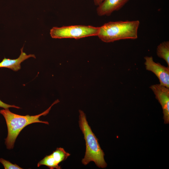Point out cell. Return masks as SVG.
<instances>
[{"instance_id":"277c9868","label":"cell","mask_w":169,"mask_h":169,"mask_svg":"<svg viewBox=\"0 0 169 169\" xmlns=\"http://www.w3.org/2000/svg\"><path fill=\"white\" fill-rule=\"evenodd\" d=\"M100 27L82 25L54 27L50 30L51 37L54 38L79 39L92 36H97Z\"/></svg>"},{"instance_id":"9c48e42d","label":"cell","mask_w":169,"mask_h":169,"mask_svg":"<svg viewBox=\"0 0 169 169\" xmlns=\"http://www.w3.org/2000/svg\"><path fill=\"white\" fill-rule=\"evenodd\" d=\"M23 47L21 49V54L19 57L15 59H10L4 58L0 62V68H6L16 71L21 69V64L28 59L33 57L36 58L33 54L27 55L23 51Z\"/></svg>"},{"instance_id":"8992f818","label":"cell","mask_w":169,"mask_h":169,"mask_svg":"<svg viewBox=\"0 0 169 169\" xmlns=\"http://www.w3.org/2000/svg\"><path fill=\"white\" fill-rule=\"evenodd\" d=\"M150 88L153 92L156 98L161 106L164 123H169V88L160 84H153Z\"/></svg>"},{"instance_id":"6da1fadb","label":"cell","mask_w":169,"mask_h":169,"mask_svg":"<svg viewBox=\"0 0 169 169\" xmlns=\"http://www.w3.org/2000/svg\"><path fill=\"white\" fill-rule=\"evenodd\" d=\"M59 102L55 101L46 110L41 114L35 115H22L11 112L8 109L0 110V113L4 117L8 128V136L5 139V144L7 148L10 149L13 148L15 140L20 131L28 125L35 123H41L48 125L46 121H41L39 117L48 114L52 106Z\"/></svg>"},{"instance_id":"7c38bea8","label":"cell","mask_w":169,"mask_h":169,"mask_svg":"<svg viewBox=\"0 0 169 169\" xmlns=\"http://www.w3.org/2000/svg\"><path fill=\"white\" fill-rule=\"evenodd\" d=\"M0 107L3 108L4 109H8L9 108H14L17 109L20 108L18 106H16L14 105H10L6 104L0 100Z\"/></svg>"},{"instance_id":"3957f363","label":"cell","mask_w":169,"mask_h":169,"mask_svg":"<svg viewBox=\"0 0 169 169\" xmlns=\"http://www.w3.org/2000/svg\"><path fill=\"white\" fill-rule=\"evenodd\" d=\"M140 24L138 20L110 22L100 27L97 36L105 43L123 39H136Z\"/></svg>"},{"instance_id":"5b68a950","label":"cell","mask_w":169,"mask_h":169,"mask_svg":"<svg viewBox=\"0 0 169 169\" xmlns=\"http://www.w3.org/2000/svg\"><path fill=\"white\" fill-rule=\"evenodd\" d=\"M146 69L154 73L158 78L160 84L169 88V67L156 63L152 56L144 57Z\"/></svg>"},{"instance_id":"52a82bcc","label":"cell","mask_w":169,"mask_h":169,"mask_svg":"<svg viewBox=\"0 0 169 169\" xmlns=\"http://www.w3.org/2000/svg\"><path fill=\"white\" fill-rule=\"evenodd\" d=\"M70 154L63 148H57L51 154L46 156L38 163L37 166L42 165L47 166L50 169H60L59 164L66 160Z\"/></svg>"},{"instance_id":"30bf717a","label":"cell","mask_w":169,"mask_h":169,"mask_svg":"<svg viewBox=\"0 0 169 169\" xmlns=\"http://www.w3.org/2000/svg\"><path fill=\"white\" fill-rule=\"evenodd\" d=\"M156 54L159 58L164 60L169 67V41H165L160 43L156 49Z\"/></svg>"},{"instance_id":"7a4b0ae2","label":"cell","mask_w":169,"mask_h":169,"mask_svg":"<svg viewBox=\"0 0 169 169\" xmlns=\"http://www.w3.org/2000/svg\"><path fill=\"white\" fill-rule=\"evenodd\" d=\"M79 128L84 135L86 144V151L82 162L86 165L91 161L95 162L99 168H105L107 166L104 158L105 154L101 149L98 140L93 133L87 121L86 115L79 110Z\"/></svg>"},{"instance_id":"4fadbf2b","label":"cell","mask_w":169,"mask_h":169,"mask_svg":"<svg viewBox=\"0 0 169 169\" xmlns=\"http://www.w3.org/2000/svg\"><path fill=\"white\" fill-rule=\"evenodd\" d=\"M94 4L97 6L100 5L104 0H93Z\"/></svg>"},{"instance_id":"8fae6325","label":"cell","mask_w":169,"mask_h":169,"mask_svg":"<svg viewBox=\"0 0 169 169\" xmlns=\"http://www.w3.org/2000/svg\"><path fill=\"white\" fill-rule=\"evenodd\" d=\"M0 162L3 165L5 169H22L16 164H13L9 161L2 158H0Z\"/></svg>"},{"instance_id":"ba28073f","label":"cell","mask_w":169,"mask_h":169,"mask_svg":"<svg viewBox=\"0 0 169 169\" xmlns=\"http://www.w3.org/2000/svg\"><path fill=\"white\" fill-rule=\"evenodd\" d=\"M130 0H104L97 8L100 16H109L114 12L121 9Z\"/></svg>"}]
</instances>
